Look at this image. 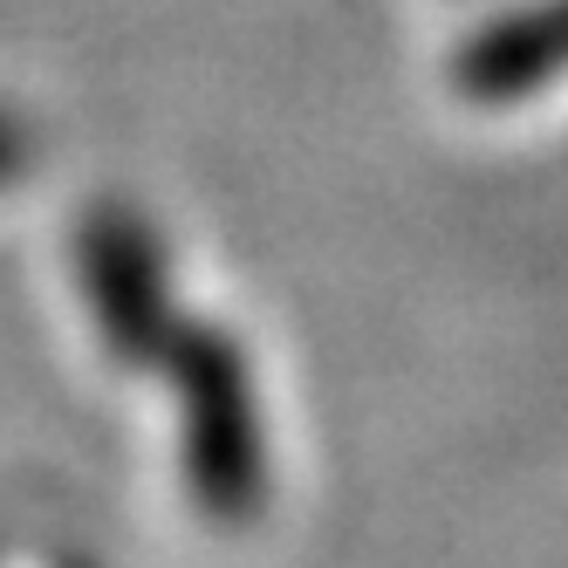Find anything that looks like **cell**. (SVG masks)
Here are the masks:
<instances>
[{
  "label": "cell",
  "instance_id": "obj_3",
  "mask_svg": "<svg viewBox=\"0 0 568 568\" xmlns=\"http://www.w3.org/2000/svg\"><path fill=\"white\" fill-rule=\"evenodd\" d=\"M49 568H90V561H75V555H55V561H49Z\"/></svg>",
  "mask_w": 568,
  "mask_h": 568
},
{
  "label": "cell",
  "instance_id": "obj_1",
  "mask_svg": "<svg viewBox=\"0 0 568 568\" xmlns=\"http://www.w3.org/2000/svg\"><path fill=\"white\" fill-rule=\"evenodd\" d=\"M75 274L103 349L165 384L179 404V486L206 527H254L274 494L267 418L254 371L213 322L179 308L165 288V254L131 206H97L75 233Z\"/></svg>",
  "mask_w": 568,
  "mask_h": 568
},
{
  "label": "cell",
  "instance_id": "obj_2",
  "mask_svg": "<svg viewBox=\"0 0 568 568\" xmlns=\"http://www.w3.org/2000/svg\"><path fill=\"white\" fill-rule=\"evenodd\" d=\"M28 158H34V124H28L21 110L0 103V185H14L28 172Z\"/></svg>",
  "mask_w": 568,
  "mask_h": 568
}]
</instances>
